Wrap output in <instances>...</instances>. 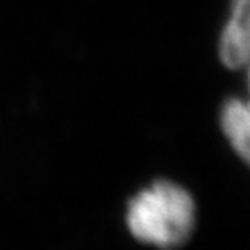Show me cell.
<instances>
[{
	"instance_id": "6da1fadb",
	"label": "cell",
	"mask_w": 250,
	"mask_h": 250,
	"mask_svg": "<svg viewBox=\"0 0 250 250\" xmlns=\"http://www.w3.org/2000/svg\"><path fill=\"white\" fill-rule=\"evenodd\" d=\"M125 224L138 242L174 250L192 237L197 226V203L181 184L159 179L128 200Z\"/></svg>"
},
{
	"instance_id": "7a4b0ae2",
	"label": "cell",
	"mask_w": 250,
	"mask_h": 250,
	"mask_svg": "<svg viewBox=\"0 0 250 250\" xmlns=\"http://www.w3.org/2000/svg\"><path fill=\"white\" fill-rule=\"evenodd\" d=\"M218 54L229 70L247 68L249 63V0H231V13L219 36Z\"/></svg>"
},
{
	"instance_id": "3957f363",
	"label": "cell",
	"mask_w": 250,
	"mask_h": 250,
	"mask_svg": "<svg viewBox=\"0 0 250 250\" xmlns=\"http://www.w3.org/2000/svg\"><path fill=\"white\" fill-rule=\"evenodd\" d=\"M219 124L224 137L231 145L234 153L242 161L249 163L250 154V109L246 99L229 98L223 104Z\"/></svg>"
}]
</instances>
